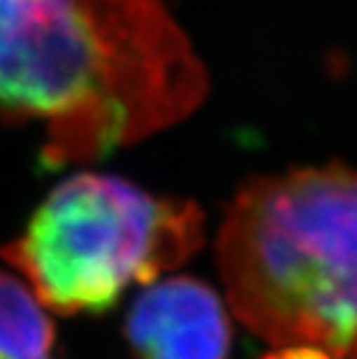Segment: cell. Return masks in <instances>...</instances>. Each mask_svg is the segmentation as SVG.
<instances>
[{
    "label": "cell",
    "mask_w": 357,
    "mask_h": 359,
    "mask_svg": "<svg viewBox=\"0 0 357 359\" xmlns=\"http://www.w3.org/2000/svg\"><path fill=\"white\" fill-rule=\"evenodd\" d=\"M207 74L161 0H0V116L40 121L51 167L186 118Z\"/></svg>",
    "instance_id": "1"
},
{
    "label": "cell",
    "mask_w": 357,
    "mask_h": 359,
    "mask_svg": "<svg viewBox=\"0 0 357 359\" xmlns=\"http://www.w3.org/2000/svg\"><path fill=\"white\" fill-rule=\"evenodd\" d=\"M348 357H353V359H357V343H355V346H353V350H351V355H348Z\"/></svg>",
    "instance_id": "7"
},
{
    "label": "cell",
    "mask_w": 357,
    "mask_h": 359,
    "mask_svg": "<svg viewBox=\"0 0 357 359\" xmlns=\"http://www.w3.org/2000/svg\"><path fill=\"white\" fill-rule=\"evenodd\" d=\"M227 299L276 348L334 359L357 343V170L304 167L246 183L218 232Z\"/></svg>",
    "instance_id": "2"
},
{
    "label": "cell",
    "mask_w": 357,
    "mask_h": 359,
    "mask_svg": "<svg viewBox=\"0 0 357 359\" xmlns=\"http://www.w3.org/2000/svg\"><path fill=\"white\" fill-rule=\"evenodd\" d=\"M135 359H225L230 320L220 297L197 278H167L147 290L126 323Z\"/></svg>",
    "instance_id": "4"
},
{
    "label": "cell",
    "mask_w": 357,
    "mask_h": 359,
    "mask_svg": "<svg viewBox=\"0 0 357 359\" xmlns=\"http://www.w3.org/2000/svg\"><path fill=\"white\" fill-rule=\"evenodd\" d=\"M200 243L193 202L156 197L112 174H77L51 190L3 255L42 306L77 316L112 309L133 283L184 264Z\"/></svg>",
    "instance_id": "3"
},
{
    "label": "cell",
    "mask_w": 357,
    "mask_h": 359,
    "mask_svg": "<svg viewBox=\"0 0 357 359\" xmlns=\"http://www.w3.org/2000/svg\"><path fill=\"white\" fill-rule=\"evenodd\" d=\"M56 334L26 283L0 271V359H54Z\"/></svg>",
    "instance_id": "5"
},
{
    "label": "cell",
    "mask_w": 357,
    "mask_h": 359,
    "mask_svg": "<svg viewBox=\"0 0 357 359\" xmlns=\"http://www.w3.org/2000/svg\"><path fill=\"white\" fill-rule=\"evenodd\" d=\"M264 359H334L330 353L325 350H318V348H278L276 353L267 355Z\"/></svg>",
    "instance_id": "6"
}]
</instances>
